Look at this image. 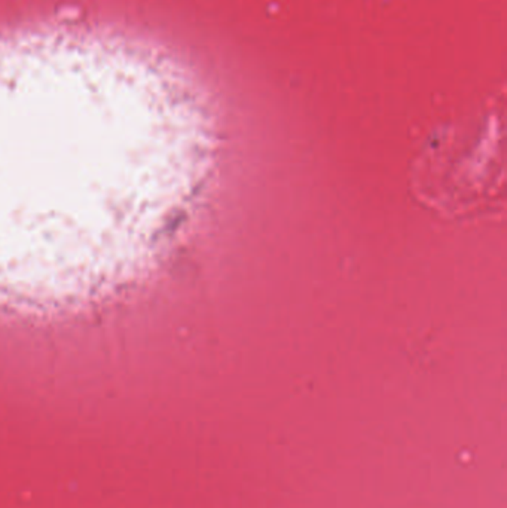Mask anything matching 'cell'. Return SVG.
Listing matches in <instances>:
<instances>
[{
    "label": "cell",
    "instance_id": "cell-1",
    "mask_svg": "<svg viewBox=\"0 0 507 508\" xmlns=\"http://www.w3.org/2000/svg\"><path fill=\"white\" fill-rule=\"evenodd\" d=\"M60 57L0 63V307L76 308L136 284L189 188L186 80Z\"/></svg>",
    "mask_w": 507,
    "mask_h": 508
}]
</instances>
